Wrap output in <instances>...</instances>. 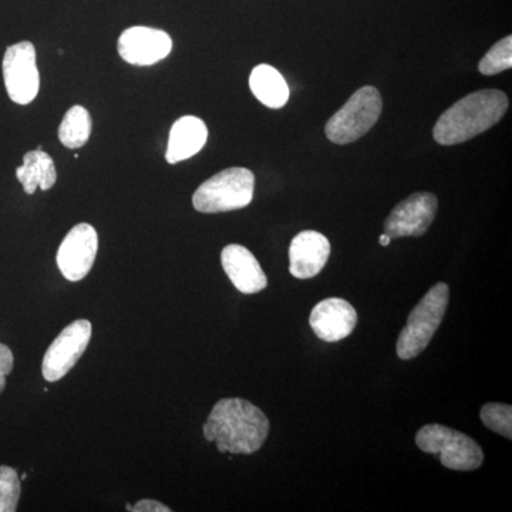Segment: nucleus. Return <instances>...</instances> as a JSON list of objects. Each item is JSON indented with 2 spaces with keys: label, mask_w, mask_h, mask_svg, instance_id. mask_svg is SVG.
<instances>
[{
  "label": "nucleus",
  "mask_w": 512,
  "mask_h": 512,
  "mask_svg": "<svg viewBox=\"0 0 512 512\" xmlns=\"http://www.w3.org/2000/svg\"><path fill=\"white\" fill-rule=\"evenodd\" d=\"M269 420L259 407L244 399H222L204 424V437L220 453L254 454L268 439Z\"/></svg>",
  "instance_id": "f257e3e1"
},
{
  "label": "nucleus",
  "mask_w": 512,
  "mask_h": 512,
  "mask_svg": "<svg viewBox=\"0 0 512 512\" xmlns=\"http://www.w3.org/2000/svg\"><path fill=\"white\" fill-rule=\"evenodd\" d=\"M507 110L508 97L501 90L468 94L441 114L434 126V140L441 146L466 143L495 126Z\"/></svg>",
  "instance_id": "f03ea898"
},
{
  "label": "nucleus",
  "mask_w": 512,
  "mask_h": 512,
  "mask_svg": "<svg viewBox=\"0 0 512 512\" xmlns=\"http://www.w3.org/2000/svg\"><path fill=\"white\" fill-rule=\"evenodd\" d=\"M255 175L251 170L232 167L215 174L198 187L192 205L202 214L241 210L254 200Z\"/></svg>",
  "instance_id": "7ed1b4c3"
},
{
  "label": "nucleus",
  "mask_w": 512,
  "mask_h": 512,
  "mask_svg": "<svg viewBox=\"0 0 512 512\" xmlns=\"http://www.w3.org/2000/svg\"><path fill=\"white\" fill-rule=\"evenodd\" d=\"M450 288L447 284H437L430 289L410 313L397 340V356L402 360L414 359L429 346L446 315Z\"/></svg>",
  "instance_id": "20e7f679"
},
{
  "label": "nucleus",
  "mask_w": 512,
  "mask_h": 512,
  "mask_svg": "<svg viewBox=\"0 0 512 512\" xmlns=\"http://www.w3.org/2000/svg\"><path fill=\"white\" fill-rule=\"evenodd\" d=\"M416 444L423 453L439 457L440 463L450 470H477L484 461L483 448L476 440L441 424L421 427Z\"/></svg>",
  "instance_id": "39448f33"
},
{
  "label": "nucleus",
  "mask_w": 512,
  "mask_h": 512,
  "mask_svg": "<svg viewBox=\"0 0 512 512\" xmlns=\"http://www.w3.org/2000/svg\"><path fill=\"white\" fill-rule=\"evenodd\" d=\"M382 110L379 90L373 86L362 87L338 113L330 117L325 127L326 137L339 146L355 143L375 126Z\"/></svg>",
  "instance_id": "423d86ee"
},
{
  "label": "nucleus",
  "mask_w": 512,
  "mask_h": 512,
  "mask_svg": "<svg viewBox=\"0 0 512 512\" xmlns=\"http://www.w3.org/2000/svg\"><path fill=\"white\" fill-rule=\"evenodd\" d=\"M6 92L13 103L26 106L36 99L40 89V74L33 43L20 42L6 49L2 62Z\"/></svg>",
  "instance_id": "0eeeda50"
},
{
  "label": "nucleus",
  "mask_w": 512,
  "mask_h": 512,
  "mask_svg": "<svg viewBox=\"0 0 512 512\" xmlns=\"http://www.w3.org/2000/svg\"><path fill=\"white\" fill-rule=\"evenodd\" d=\"M92 323L86 319L70 323L53 340L43 357L42 373L47 382L63 379L76 366L92 339Z\"/></svg>",
  "instance_id": "6e6552de"
},
{
  "label": "nucleus",
  "mask_w": 512,
  "mask_h": 512,
  "mask_svg": "<svg viewBox=\"0 0 512 512\" xmlns=\"http://www.w3.org/2000/svg\"><path fill=\"white\" fill-rule=\"evenodd\" d=\"M439 200L430 192H416L397 204L384 222V234L390 238L421 237L433 224Z\"/></svg>",
  "instance_id": "1a4fd4ad"
},
{
  "label": "nucleus",
  "mask_w": 512,
  "mask_h": 512,
  "mask_svg": "<svg viewBox=\"0 0 512 512\" xmlns=\"http://www.w3.org/2000/svg\"><path fill=\"white\" fill-rule=\"evenodd\" d=\"M99 249V235L96 229L86 222L70 229L57 251V265L64 278L79 282L89 275L96 261Z\"/></svg>",
  "instance_id": "9d476101"
},
{
  "label": "nucleus",
  "mask_w": 512,
  "mask_h": 512,
  "mask_svg": "<svg viewBox=\"0 0 512 512\" xmlns=\"http://www.w3.org/2000/svg\"><path fill=\"white\" fill-rule=\"evenodd\" d=\"M117 50L124 62L133 66H153L173 50V40L163 30L134 26L121 33Z\"/></svg>",
  "instance_id": "9b49d317"
},
{
  "label": "nucleus",
  "mask_w": 512,
  "mask_h": 512,
  "mask_svg": "<svg viewBox=\"0 0 512 512\" xmlns=\"http://www.w3.org/2000/svg\"><path fill=\"white\" fill-rule=\"evenodd\" d=\"M311 328L325 342L348 338L356 328V309L345 299L329 298L312 309Z\"/></svg>",
  "instance_id": "f8f14e48"
},
{
  "label": "nucleus",
  "mask_w": 512,
  "mask_h": 512,
  "mask_svg": "<svg viewBox=\"0 0 512 512\" xmlns=\"http://www.w3.org/2000/svg\"><path fill=\"white\" fill-rule=\"evenodd\" d=\"M330 255V242L316 231H302L289 247V272L298 279H311L325 268Z\"/></svg>",
  "instance_id": "ddd939ff"
},
{
  "label": "nucleus",
  "mask_w": 512,
  "mask_h": 512,
  "mask_svg": "<svg viewBox=\"0 0 512 512\" xmlns=\"http://www.w3.org/2000/svg\"><path fill=\"white\" fill-rule=\"evenodd\" d=\"M221 264L235 288L245 295L264 291L268 286V278L261 265L254 254L242 245L231 244L222 249Z\"/></svg>",
  "instance_id": "4468645a"
},
{
  "label": "nucleus",
  "mask_w": 512,
  "mask_h": 512,
  "mask_svg": "<svg viewBox=\"0 0 512 512\" xmlns=\"http://www.w3.org/2000/svg\"><path fill=\"white\" fill-rule=\"evenodd\" d=\"M208 140L207 124L195 116H184L171 127L165 160L177 164L200 153Z\"/></svg>",
  "instance_id": "2eb2a0df"
},
{
  "label": "nucleus",
  "mask_w": 512,
  "mask_h": 512,
  "mask_svg": "<svg viewBox=\"0 0 512 512\" xmlns=\"http://www.w3.org/2000/svg\"><path fill=\"white\" fill-rule=\"evenodd\" d=\"M16 178L26 194H35L37 188L47 191L56 184V165L52 157L39 147L23 156V165L16 168Z\"/></svg>",
  "instance_id": "dca6fc26"
},
{
  "label": "nucleus",
  "mask_w": 512,
  "mask_h": 512,
  "mask_svg": "<svg viewBox=\"0 0 512 512\" xmlns=\"http://www.w3.org/2000/svg\"><path fill=\"white\" fill-rule=\"evenodd\" d=\"M249 87L256 99L269 109H282L289 100V87L281 73L269 64L252 70Z\"/></svg>",
  "instance_id": "f3484780"
},
{
  "label": "nucleus",
  "mask_w": 512,
  "mask_h": 512,
  "mask_svg": "<svg viewBox=\"0 0 512 512\" xmlns=\"http://www.w3.org/2000/svg\"><path fill=\"white\" fill-rule=\"evenodd\" d=\"M92 134V117L83 106H73L67 111L59 127V140L64 147L77 150L86 146Z\"/></svg>",
  "instance_id": "a211bd4d"
},
{
  "label": "nucleus",
  "mask_w": 512,
  "mask_h": 512,
  "mask_svg": "<svg viewBox=\"0 0 512 512\" xmlns=\"http://www.w3.org/2000/svg\"><path fill=\"white\" fill-rule=\"evenodd\" d=\"M512 67V37L507 36L495 43L490 52L481 59L478 70L484 76H494Z\"/></svg>",
  "instance_id": "6ab92c4d"
},
{
  "label": "nucleus",
  "mask_w": 512,
  "mask_h": 512,
  "mask_svg": "<svg viewBox=\"0 0 512 512\" xmlns=\"http://www.w3.org/2000/svg\"><path fill=\"white\" fill-rule=\"evenodd\" d=\"M481 421L491 431L501 434L505 439L512 437V407L510 404L488 403L480 412Z\"/></svg>",
  "instance_id": "aec40b11"
},
{
  "label": "nucleus",
  "mask_w": 512,
  "mask_h": 512,
  "mask_svg": "<svg viewBox=\"0 0 512 512\" xmlns=\"http://www.w3.org/2000/svg\"><path fill=\"white\" fill-rule=\"evenodd\" d=\"M20 480L15 468L0 466V512H15L18 510Z\"/></svg>",
  "instance_id": "412c9836"
},
{
  "label": "nucleus",
  "mask_w": 512,
  "mask_h": 512,
  "mask_svg": "<svg viewBox=\"0 0 512 512\" xmlns=\"http://www.w3.org/2000/svg\"><path fill=\"white\" fill-rule=\"evenodd\" d=\"M13 363H15V357H13L12 350L0 343V393L5 390L6 377L12 373Z\"/></svg>",
  "instance_id": "4be33fe9"
},
{
  "label": "nucleus",
  "mask_w": 512,
  "mask_h": 512,
  "mask_svg": "<svg viewBox=\"0 0 512 512\" xmlns=\"http://www.w3.org/2000/svg\"><path fill=\"white\" fill-rule=\"evenodd\" d=\"M126 508L131 512H171V508L156 500H141L136 505L127 504Z\"/></svg>",
  "instance_id": "5701e85b"
},
{
  "label": "nucleus",
  "mask_w": 512,
  "mask_h": 512,
  "mask_svg": "<svg viewBox=\"0 0 512 512\" xmlns=\"http://www.w3.org/2000/svg\"><path fill=\"white\" fill-rule=\"evenodd\" d=\"M379 242L380 245H382V247H387V245H389L390 242H392V238H390L389 235L382 234L380 235Z\"/></svg>",
  "instance_id": "b1692460"
}]
</instances>
